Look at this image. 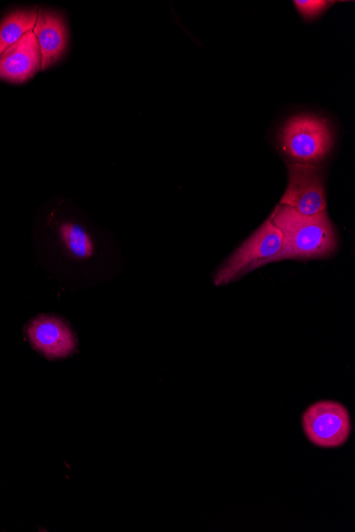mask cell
<instances>
[{
	"label": "cell",
	"mask_w": 355,
	"mask_h": 532,
	"mask_svg": "<svg viewBox=\"0 0 355 532\" xmlns=\"http://www.w3.org/2000/svg\"><path fill=\"white\" fill-rule=\"evenodd\" d=\"M280 143L290 162L319 165L331 152L333 134L327 120L299 115L291 118L282 128Z\"/></svg>",
	"instance_id": "obj_3"
},
{
	"label": "cell",
	"mask_w": 355,
	"mask_h": 532,
	"mask_svg": "<svg viewBox=\"0 0 355 532\" xmlns=\"http://www.w3.org/2000/svg\"><path fill=\"white\" fill-rule=\"evenodd\" d=\"M42 57L38 40L29 31L0 56V80L24 83L41 71Z\"/></svg>",
	"instance_id": "obj_7"
},
{
	"label": "cell",
	"mask_w": 355,
	"mask_h": 532,
	"mask_svg": "<svg viewBox=\"0 0 355 532\" xmlns=\"http://www.w3.org/2000/svg\"><path fill=\"white\" fill-rule=\"evenodd\" d=\"M32 31L41 51V70L45 71L64 55L67 47V28L60 15L42 11Z\"/></svg>",
	"instance_id": "obj_8"
},
{
	"label": "cell",
	"mask_w": 355,
	"mask_h": 532,
	"mask_svg": "<svg viewBox=\"0 0 355 532\" xmlns=\"http://www.w3.org/2000/svg\"><path fill=\"white\" fill-rule=\"evenodd\" d=\"M39 13L37 10L18 11L0 23V56L10 46L18 43L26 33L35 28Z\"/></svg>",
	"instance_id": "obj_9"
},
{
	"label": "cell",
	"mask_w": 355,
	"mask_h": 532,
	"mask_svg": "<svg viewBox=\"0 0 355 532\" xmlns=\"http://www.w3.org/2000/svg\"><path fill=\"white\" fill-rule=\"evenodd\" d=\"M283 250L282 233L268 218L217 271L214 284L228 285L260 267L282 261Z\"/></svg>",
	"instance_id": "obj_2"
},
{
	"label": "cell",
	"mask_w": 355,
	"mask_h": 532,
	"mask_svg": "<svg viewBox=\"0 0 355 532\" xmlns=\"http://www.w3.org/2000/svg\"><path fill=\"white\" fill-rule=\"evenodd\" d=\"M302 427L310 442L318 448H340L351 433L349 411L341 403L317 402L304 411Z\"/></svg>",
	"instance_id": "obj_4"
},
{
	"label": "cell",
	"mask_w": 355,
	"mask_h": 532,
	"mask_svg": "<svg viewBox=\"0 0 355 532\" xmlns=\"http://www.w3.org/2000/svg\"><path fill=\"white\" fill-rule=\"evenodd\" d=\"M289 183L280 204L306 216L327 212L324 170L320 165L289 162Z\"/></svg>",
	"instance_id": "obj_5"
},
{
	"label": "cell",
	"mask_w": 355,
	"mask_h": 532,
	"mask_svg": "<svg viewBox=\"0 0 355 532\" xmlns=\"http://www.w3.org/2000/svg\"><path fill=\"white\" fill-rule=\"evenodd\" d=\"M27 337L33 349L49 360L72 356L78 348L75 333L62 319L42 315L33 319L27 328Z\"/></svg>",
	"instance_id": "obj_6"
},
{
	"label": "cell",
	"mask_w": 355,
	"mask_h": 532,
	"mask_svg": "<svg viewBox=\"0 0 355 532\" xmlns=\"http://www.w3.org/2000/svg\"><path fill=\"white\" fill-rule=\"evenodd\" d=\"M269 218L283 236L282 261L325 259L336 249L337 236L327 212L306 216L280 204Z\"/></svg>",
	"instance_id": "obj_1"
},
{
	"label": "cell",
	"mask_w": 355,
	"mask_h": 532,
	"mask_svg": "<svg viewBox=\"0 0 355 532\" xmlns=\"http://www.w3.org/2000/svg\"><path fill=\"white\" fill-rule=\"evenodd\" d=\"M331 2H295L296 7L306 19H314L315 16L324 12L331 6Z\"/></svg>",
	"instance_id": "obj_11"
},
{
	"label": "cell",
	"mask_w": 355,
	"mask_h": 532,
	"mask_svg": "<svg viewBox=\"0 0 355 532\" xmlns=\"http://www.w3.org/2000/svg\"><path fill=\"white\" fill-rule=\"evenodd\" d=\"M60 236L66 249L77 259H90L93 255L94 245L90 236L76 223H64L60 228Z\"/></svg>",
	"instance_id": "obj_10"
}]
</instances>
